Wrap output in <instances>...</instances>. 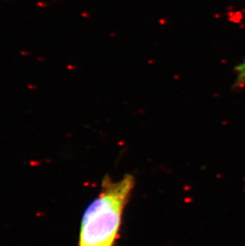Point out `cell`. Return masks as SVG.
Instances as JSON below:
<instances>
[{"instance_id": "7a4b0ae2", "label": "cell", "mask_w": 245, "mask_h": 246, "mask_svg": "<svg viewBox=\"0 0 245 246\" xmlns=\"http://www.w3.org/2000/svg\"><path fill=\"white\" fill-rule=\"evenodd\" d=\"M236 80L234 87L243 88L245 86V62L240 64L236 68Z\"/></svg>"}, {"instance_id": "6da1fadb", "label": "cell", "mask_w": 245, "mask_h": 246, "mask_svg": "<svg viewBox=\"0 0 245 246\" xmlns=\"http://www.w3.org/2000/svg\"><path fill=\"white\" fill-rule=\"evenodd\" d=\"M134 186L131 175H126L119 181L104 177L98 197L88 207L82 219L79 246L115 245Z\"/></svg>"}]
</instances>
